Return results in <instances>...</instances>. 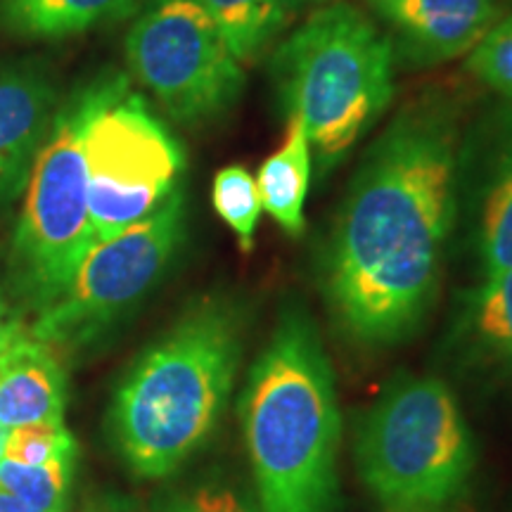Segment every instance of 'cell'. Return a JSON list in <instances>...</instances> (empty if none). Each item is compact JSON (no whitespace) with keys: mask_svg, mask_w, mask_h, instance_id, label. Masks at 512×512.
Wrapping results in <instances>:
<instances>
[{"mask_svg":"<svg viewBox=\"0 0 512 512\" xmlns=\"http://www.w3.org/2000/svg\"><path fill=\"white\" fill-rule=\"evenodd\" d=\"M456 188V117L441 102L411 105L358 166L325 247V302L351 344L389 349L418 332L439 292Z\"/></svg>","mask_w":512,"mask_h":512,"instance_id":"1","label":"cell"},{"mask_svg":"<svg viewBox=\"0 0 512 512\" xmlns=\"http://www.w3.org/2000/svg\"><path fill=\"white\" fill-rule=\"evenodd\" d=\"M242 434L264 512H337L342 418L313 320L285 306L240 396Z\"/></svg>","mask_w":512,"mask_h":512,"instance_id":"2","label":"cell"},{"mask_svg":"<svg viewBox=\"0 0 512 512\" xmlns=\"http://www.w3.org/2000/svg\"><path fill=\"white\" fill-rule=\"evenodd\" d=\"M245 316L233 299L190 306L119 384L110 430L140 479L176 472L211 437L242 361Z\"/></svg>","mask_w":512,"mask_h":512,"instance_id":"3","label":"cell"},{"mask_svg":"<svg viewBox=\"0 0 512 512\" xmlns=\"http://www.w3.org/2000/svg\"><path fill=\"white\" fill-rule=\"evenodd\" d=\"M273 79L330 171L392 102V41L354 5H323L275 50Z\"/></svg>","mask_w":512,"mask_h":512,"instance_id":"4","label":"cell"},{"mask_svg":"<svg viewBox=\"0 0 512 512\" xmlns=\"http://www.w3.org/2000/svg\"><path fill=\"white\" fill-rule=\"evenodd\" d=\"M361 482L384 508H446L470 486L477 463L456 394L444 380L401 375L356 432Z\"/></svg>","mask_w":512,"mask_h":512,"instance_id":"5","label":"cell"},{"mask_svg":"<svg viewBox=\"0 0 512 512\" xmlns=\"http://www.w3.org/2000/svg\"><path fill=\"white\" fill-rule=\"evenodd\" d=\"M91 105L93 81L55 110L24 188L10 268L17 294L38 313L67 292L83 256L95 245L83 159V128Z\"/></svg>","mask_w":512,"mask_h":512,"instance_id":"6","label":"cell"},{"mask_svg":"<svg viewBox=\"0 0 512 512\" xmlns=\"http://www.w3.org/2000/svg\"><path fill=\"white\" fill-rule=\"evenodd\" d=\"M83 159L95 242L114 238L162 207L185 169L174 133L117 72L93 81Z\"/></svg>","mask_w":512,"mask_h":512,"instance_id":"7","label":"cell"},{"mask_svg":"<svg viewBox=\"0 0 512 512\" xmlns=\"http://www.w3.org/2000/svg\"><path fill=\"white\" fill-rule=\"evenodd\" d=\"M133 79L178 124H204L233 107L242 64L197 0H157L126 36Z\"/></svg>","mask_w":512,"mask_h":512,"instance_id":"8","label":"cell"},{"mask_svg":"<svg viewBox=\"0 0 512 512\" xmlns=\"http://www.w3.org/2000/svg\"><path fill=\"white\" fill-rule=\"evenodd\" d=\"M185 202L176 190L157 211L110 240L95 242L67 292L38 313L31 337L53 347L91 344L133 309L169 266L183 238Z\"/></svg>","mask_w":512,"mask_h":512,"instance_id":"9","label":"cell"},{"mask_svg":"<svg viewBox=\"0 0 512 512\" xmlns=\"http://www.w3.org/2000/svg\"><path fill=\"white\" fill-rule=\"evenodd\" d=\"M55 88L36 67L0 69V202L27 188L31 164L55 117Z\"/></svg>","mask_w":512,"mask_h":512,"instance_id":"10","label":"cell"},{"mask_svg":"<svg viewBox=\"0 0 512 512\" xmlns=\"http://www.w3.org/2000/svg\"><path fill=\"white\" fill-rule=\"evenodd\" d=\"M380 12L399 34L403 55L418 64L470 53L496 24L494 0H389Z\"/></svg>","mask_w":512,"mask_h":512,"instance_id":"11","label":"cell"},{"mask_svg":"<svg viewBox=\"0 0 512 512\" xmlns=\"http://www.w3.org/2000/svg\"><path fill=\"white\" fill-rule=\"evenodd\" d=\"M67 380L48 344L22 337L0 354V425L17 430L38 422H62Z\"/></svg>","mask_w":512,"mask_h":512,"instance_id":"12","label":"cell"},{"mask_svg":"<svg viewBox=\"0 0 512 512\" xmlns=\"http://www.w3.org/2000/svg\"><path fill=\"white\" fill-rule=\"evenodd\" d=\"M458 347L470 366L512 380V271L486 275V283L467 299Z\"/></svg>","mask_w":512,"mask_h":512,"instance_id":"13","label":"cell"},{"mask_svg":"<svg viewBox=\"0 0 512 512\" xmlns=\"http://www.w3.org/2000/svg\"><path fill=\"white\" fill-rule=\"evenodd\" d=\"M311 157L313 152L304 124L297 117H287L285 143L261 164L256 178L261 209L287 235H302L306 226L304 202L311 185Z\"/></svg>","mask_w":512,"mask_h":512,"instance_id":"14","label":"cell"},{"mask_svg":"<svg viewBox=\"0 0 512 512\" xmlns=\"http://www.w3.org/2000/svg\"><path fill=\"white\" fill-rule=\"evenodd\" d=\"M136 0H0V27L34 41H60L126 15Z\"/></svg>","mask_w":512,"mask_h":512,"instance_id":"15","label":"cell"},{"mask_svg":"<svg viewBox=\"0 0 512 512\" xmlns=\"http://www.w3.org/2000/svg\"><path fill=\"white\" fill-rule=\"evenodd\" d=\"M226 38L240 64L259 60L268 43L285 27L283 0H197Z\"/></svg>","mask_w":512,"mask_h":512,"instance_id":"16","label":"cell"},{"mask_svg":"<svg viewBox=\"0 0 512 512\" xmlns=\"http://www.w3.org/2000/svg\"><path fill=\"white\" fill-rule=\"evenodd\" d=\"M76 460L27 465L0 458V491L41 512H67Z\"/></svg>","mask_w":512,"mask_h":512,"instance_id":"17","label":"cell"},{"mask_svg":"<svg viewBox=\"0 0 512 512\" xmlns=\"http://www.w3.org/2000/svg\"><path fill=\"white\" fill-rule=\"evenodd\" d=\"M211 202H214L216 214L238 235L242 252H252L256 226H259V216L264 209H261L256 181L249 176L245 166L233 164L216 174Z\"/></svg>","mask_w":512,"mask_h":512,"instance_id":"18","label":"cell"},{"mask_svg":"<svg viewBox=\"0 0 512 512\" xmlns=\"http://www.w3.org/2000/svg\"><path fill=\"white\" fill-rule=\"evenodd\" d=\"M482 254L486 275L512 271V162L486 197Z\"/></svg>","mask_w":512,"mask_h":512,"instance_id":"19","label":"cell"},{"mask_svg":"<svg viewBox=\"0 0 512 512\" xmlns=\"http://www.w3.org/2000/svg\"><path fill=\"white\" fill-rule=\"evenodd\" d=\"M5 458L27 465H50L76 460V441L64 422H38L10 430Z\"/></svg>","mask_w":512,"mask_h":512,"instance_id":"20","label":"cell"},{"mask_svg":"<svg viewBox=\"0 0 512 512\" xmlns=\"http://www.w3.org/2000/svg\"><path fill=\"white\" fill-rule=\"evenodd\" d=\"M470 53V72L494 91L512 98V15L486 31Z\"/></svg>","mask_w":512,"mask_h":512,"instance_id":"21","label":"cell"},{"mask_svg":"<svg viewBox=\"0 0 512 512\" xmlns=\"http://www.w3.org/2000/svg\"><path fill=\"white\" fill-rule=\"evenodd\" d=\"M162 512H264L256 496L242 494L226 484H204L171 498Z\"/></svg>","mask_w":512,"mask_h":512,"instance_id":"22","label":"cell"},{"mask_svg":"<svg viewBox=\"0 0 512 512\" xmlns=\"http://www.w3.org/2000/svg\"><path fill=\"white\" fill-rule=\"evenodd\" d=\"M27 335L29 332L24 330L22 318H19L17 311L0 297V354Z\"/></svg>","mask_w":512,"mask_h":512,"instance_id":"23","label":"cell"},{"mask_svg":"<svg viewBox=\"0 0 512 512\" xmlns=\"http://www.w3.org/2000/svg\"><path fill=\"white\" fill-rule=\"evenodd\" d=\"M86 512H138V510L133 508L128 501H124V498L105 496V498H98V501H93L91 505H88Z\"/></svg>","mask_w":512,"mask_h":512,"instance_id":"24","label":"cell"},{"mask_svg":"<svg viewBox=\"0 0 512 512\" xmlns=\"http://www.w3.org/2000/svg\"><path fill=\"white\" fill-rule=\"evenodd\" d=\"M0 512H41V510L29 508V505H24L22 501H17V498H12L0 491Z\"/></svg>","mask_w":512,"mask_h":512,"instance_id":"25","label":"cell"},{"mask_svg":"<svg viewBox=\"0 0 512 512\" xmlns=\"http://www.w3.org/2000/svg\"><path fill=\"white\" fill-rule=\"evenodd\" d=\"M283 3H285L287 12H290V10H302V8H306V5H316V3H320V0H283Z\"/></svg>","mask_w":512,"mask_h":512,"instance_id":"26","label":"cell"},{"mask_svg":"<svg viewBox=\"0 0 512 512\" xmlns=\"http://www.w3.org/2000/svg\"><path fill=\"white\" fill-rule=\"evenodd\" d=\"M384 512H448L446 508H427V505H422V508H384Z\"/></svg>","mask_w":512,"mask_h":512,"instance_id":"27","label":"cell"},{"mask_svg":"<svg viewBox=\"0 0 512 512\" xmlns=\"http://www.w3.org/2000/svg\"><path fill=\"white\" fill-rule=\"evenodd\" d=\"M8 434H10V430H5V427L0 425V458H3V453H5V444H8Z\"/></svg>","mask_w":512,"mask_h":512,"instance_id":"28","label":"cell"},{"mask_svg":"<svg viewBox=\"0 0 512 512\" xmlns=\"http://www.w3.org/2000/svg\"><path fill=\"white\" fill-rule=\"evenodd\" d=\"M373 3L377 5V8H380V5H384V3H389V0H373Z\"/></svg>","mask_w":512,"mask_h":512,"instance_id":"29","label":"cell"}]
</instances>
